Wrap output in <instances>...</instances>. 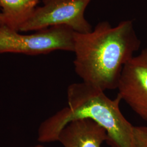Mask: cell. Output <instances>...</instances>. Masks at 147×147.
I'll return each mask as SVG.
<instances>
[{"mask_svg":"<svg viewBox=\"0 0 147 147\" xmlns=\"http://www.w3.org/2000/svg\"><path fill=\"white\" fill-rule=\"evenodd\" d=\"M141 42L131 20L112 27L99 22L87 33H75V71L82 82L105 91L117 89L124 65Z\"/></svg>","mask_w":147,"mask_h":147,"instance_id":"obj_1","label":"cell"},{"mask_svg":"<svg viewBox=\"0 0 147 147\" xmlns=\"http://www.w3.org/2000/svg\"><path fill=\"white\" fill-rule=\"evenodd\" d=\"M68 106L42 123L38 140L42 143L58 141L63 128L71 121L90 119L106 131L110 147H136L134 126L120 109L121 99H111L105 91L84 82L74 83L67 90Z\"/></svg>","mask_w":147,"mask_h":147,"instance_id":"obj_2","label":"cell"},{"mask_svg":"<svg viewBox=\"0 0 147 147\" xmlns=\"http://www.w3.org/2000/svg\"><path fill=\"white\" fill-rule=\"evenodd\" d=\"M75 31L66 25H57L21 34L5 25L0 26V53L36 55L56 50L74 51Z\"/></svg>","mask_w":147,"mask_h":147,"instance_id":"obj_3","label":"cell"},{"mask_svg":"<svg viewBox=\"0 0 147 147\" xmlns=\"http://www.w3.org/2000/svg\"><path fill=\"white\" fill-rule=\"evenodd\" d=\"M92 0H42L19 31H39L57 25H66L76 32H90L92 26L84 16Z\"/></svg>","mask_w":147,"mask_h":147,"instance_id":"obj_4","label":"cell"},{"mask_svg":"<svg viewBox=\"0 0 147 147\" xmlns=\"http://www.w3.org/2000/svg\"><path fill=\"white\" fill-rule=\"evenodd\" d=\"M117 89L121 100L147 121V47L125 64Z\"/></svg>","mask_w":147,"mask_h":147,"instance_id":"obj_5","label":"cell"},{"mask_svg":"<svg viewBox=\"0 0 147 147\" xmlns=\"http://www.w3.org/2000/svg\"><path fill=\"white\" fill-rule=\"evenodd\" d=\"M108 137L105 129L90 119L71 121L58 136L64 147H101Z\"/></svg>","mask_w":147,"mask_h":147,"instance_id":"obj_6","label":"cell"},{"mask_svg":"<svg viewBox=\"0 0 147 147\" xmlns=\"http://www.w3.org/2000/svg\"><path fill=\"white\" fill-rule=\"evenodd\" d=\"M40 0H0L3 25L19 32L35 10Z\"/></svg>","mask_w":147,"mask_h":147,"instance_id":"obj_7","label":"cell"},{"mask_svg":"<svg viewBox=\"0 0 147 147\" xmlns=\"http://www.w3.org/2000/svg\"><path fill=\"white\" fill-rule=\"evenodd\" d=\"M134 133L136 147H147V126H134Z\"/></svg>","mask_w":147,"mask_h":147,"instance_id":"obj_8","label":"cell"},{"mask_svg":"<svg viewBox=\"0 0 147 147\" xmlns=\"http://www.w3.org/2000/svg\"><path fill=\"white\" fill-rule=\"evenodd\" d=\"M0 8H1V6H0ZM3 16L1 12H0V26L1 25H3Z\"/></svg>","mask_w":147,"mask_h":147,"instance_id":"obj_9","label":"cell"},{"mask_svg":"<svg viewBox=\"0 0 147 147\" xmlns=\"http://www.w3.org/2000/svg\"><path fill=\"white\" fill-rule=\"evenodd\" d=\"M31 147H44V146H42V145H40V144H38L36 146H32Z\"/></svg>","mask_w":147,"mask_h":147,"instance_id":"obj_10","label":"cell"}]
</instances>
